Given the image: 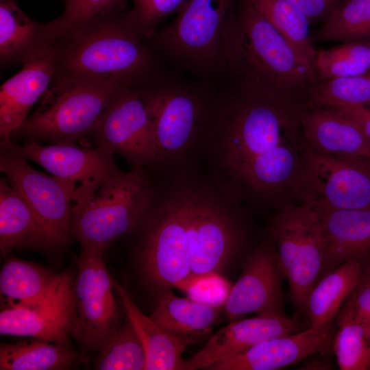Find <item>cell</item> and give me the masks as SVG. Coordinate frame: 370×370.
<instances>
[{
  "instance_id": "cell-1",
  "label": "cell",
  "mask_w": 370,
  "mask_h": 370,
  "mask_svg": "<svg viewBox=\"0 0 370 370\" xmlns=\"http://www.w3.org/2000/svg\"><path fill=\"white\" fill-rule=\"evenodd\" d=\"M224 58L244 99L302 103L317 82L314 70L248 0L240 1Z\"/></svg>"
},
{
  "instance_id": "cell-2",
  "label": "cell",
  "mask_w": 370,
  "mask_h": 370,
  "mask_svg": "<svg viewBox=\"0 0 370 370\" xmlns=\"http://www.w3.org/2000/svg\"><path fill=\"white\" fill-rule=\"evenodd\" d=\"M56 73L121 86L146 83L160 71L159 56L119 12L91 18L53 46Z\"/></svg>"
},
{
  "instance_id": "cell-3",
  "label": "cell",
  "mask_w": 370,
  "mask_h": 370,
  "mask_svg": "<svg viewBox=\"0 0 370 370\" xmlns=\"http://www.w3.org/2000/svg\"><path fill=\"white\" fill-rule=\"evenodd\" d=\"M241 0H187L149 42L160 57L201 79L226 73L224 49Z\"/></svg>"
},
{
  "instance_id": "cell-4",
  "label": "cell",
  "mask_w": 370,
  "mask_h": 370,
  "mask_svg": "<svg viewBox=\"0 0 370 370\" xmlns=\"http://www.w3.org/2000/svg\"><path fill=\"white\" fill-rule=\"evenodd\" d=\"M122 86L56 73L37 108L12 132L11 140L54 145L84 140Z\"/></svg>"
},
{
  "instance_id": "cell-5",
  "label": "cell",
  "mask_w": 370,
  "mask_h": 370,
  "mask_svg": "<svg viewBox=\"0 0 370 370\" xmlns=\"http://www.w3.org/2000/svg\"><path fill=\"white\" fill-rule=\"evenodd\" d=\"M156 187L145 169H121L86 201L73 206L70 235L81 249H101L134 232L144 220Z\"/></svg>"
},
{
  "instance_id": "cell-6",
  "label": "cell",
  "mask_w": 370,
  "mask_h": 370,
  "mask_svg": "<svg viewBox=\"0 0 370 370\" xmlns=\"http://www.w3.org/2000/svg\"><path fill=\"white\" fill-rule=\"evenodd\" d=\"M150 110L157 145L156 164L180 158L214 117L208 79L199 82L158 73L149 83Z\"/></svg>"
},
{
  "instance_id": "cell-7",
  "label": "cell",
  "mask_w": 370,
  "mask_h": 370,
  "mask_svg": "<svg viewBox=\"0 0 370 370\" xmlns=\"http://www.w3.org/2000/svg\"><path fill=\"white\" fill-rule=\"evenodd\" d=\"M188 190L189 185L164 194L156 189L138 227L143 230L142 256L145 271L152 282L163 287H177L191 275Z\"/></svg>"
},
{
  "instance_id": "cell-8",
  "label": "cell",
  "mask_w": 370,
  "mask_h": 370,
  "mask_svg": "<svg viewBox=\"0 0 370 370\" xmlns=\"http://www.w3.org/2000/svg\"><path fill=\"white\" fill-rule=\"evenodd\" d=\"M269 235L291 301L305 310L310 290L325 273L327 249L319 214L306 204L286 206L273 219Z\"/></svg>"
},
{
  "instance_id": "cell-9",
  "label": "cell",
  "mask_w": 370,
  "mask_h": 370,
  "mask_svg": "<svg viewBox=\"0 0 370 370\" xmlns=\"http://www.w3.org/2000/svg\"><path fill=\"white\" fill-rule=\"evenodd\" d=\"M306 103L244 99L223 123L224 160L237 175L250 162L299 137Z\"/></svg>"
},
{
  "instance_id": "cell-10",
  "label": "cell",
  "mask_w": 370,
  "mask_h": 370,
  "mask_svg": "<svg viewBox=\"0 0 370 370\" xmlns=\"http://www.w3.org/2000/svg\"><path fill=\"white\" fill-rule=\"evenodd\" d=\"M150 81L119 88L87 137L93 140L94 147L119 155L132 169H146L157 160Z\"/></svg>"
},
{
  "instance_id": "cell-11",
  "label": "cell",
  "mask_w": 370,
  "mask_h": 370,
  "mask_svg": "<svg viewBox=\"0 0 370 370\" xmlns=\"http://www.w3.org/2000/svg\"><path fill=\"white\" fill-rule=\"evenodd\" d=\"M293 186L302 203L314 208L370 209V159L306 147Z\"/></svg>"
},
{
  "instance_id": "cell-12",
  "label": "cell",
  "mask_w": 370,
  "mask_h": 370,
  "mask_svg": "<svg viewBox=\"0 0 370 370\" xmlns=\"http://www.w3.org/2000/svg\"><path fill=\"white\" fill-rule=\"evenodd\" d=\"M106 250L81 249L74 285L71 334L86 351L101 352L120 327L114 285L103 260Z\"/></svg>"
},
{
  "instance_id": "cell-13",
  "label": "cell",
  "mask_w": 370,
  "mask_h": 370,
  "mask_svg": "<svg viewBox=\"0 0 370 370\" xmlns=\"http://www.w3.org/2000/svg\"><path fill=\"white\" fill-rule=\"evenodd\" d=\"M0 144L35 162L66 184L74 204L86 201L121 170L114 155L100 147H81L75 143L43 145L32 140Z\"/></svg>"
},
{
  "instance_id": "cell-14",
  "label": "cell",
  "mask_w": 370,
  "mask_h": 370,
  "mask_svg": "<svg viewBox=\"0 0 370 370\" xmlns=\"http://www.w3.org/2000/svg\"><path fill=\"white\" fill-rule=\"evenodd\" d=\"M0 171L32 208L55 246L72 241L70 223L73 199L66 184L34 169L27 159L0 144Z\"/></svg>"
},
{
  "instance_id": "cell-15",
  "label": "cell",
  "mask_w": 370,
  "mask_h": 370,
  "mask_svg": "<svg viewBox=\"0 0 370 370\" xmlns=\"http://www.w3.org/2000/svg\"><path fill=\"white\" fill-rule=\"evenodd\" d=\"M188 230L191 275L219 273L235 251V222L222 200L210 192L189 186Z\"/></svg>"
},
{
  "instance_id": "cell-16",
  "label": "cell",
  "mask_w": 370,
  "mask_h": 370,
  "mask_svg": "<svg viewBox=\"0 0 370 370\" xmlns=\"http://www.w3.org/2000/svg\"><path fill=\"white\" fill-rule=\"evenodd\" d=\"M74 284L68 272L42 299L5 306L0 312L1 335L29 336L71 348Z\"/></svg>"
},
{
  "instance_id": "cell-17",
  "label": "cell",
  "mask_w": 370,
  "mask_h": 370,
  "mask_svg": "<svg viewBox=\"0 0 370 370\" xmlns=\"http://www.w3.org/2000/svg\"><path fill=\"white\" fill-rule=\"evenodd\" d=\"M280 268L275 249L258 246L247 258L241 275L232 286L223 305L231 321L256 313L257 315L284 314Z\"/></svg>"
},
{
  "instance_id": "cell-18",
  "label": "cell",
  "mask_w": 370,
  "mask_h": 370,
  "mask_svg": "<svg viewBox=\"0 0 370 370\" xmlns=\"http://www.w3.org/2000/svg\"><path fill=\"white\" fill-rule=\"evenodd\" d=\"M297 320L285 314L257 315L240 319L221 328L188 360L182 370L208 369L214 364L246 352L273 338L299 331Z\"/></svg>"
},
{
  "instance_id": "cell-19",
  "label": "cell",
  "mask_w": 370,
  "mask_h": 370,
  "mask_svg": "<svg viewBox=\"0 0 370 370\" xmlns=\"http://www.w3.org/2000/svg\"><path fill=\"white\" fill-rule=\"evenodd\" d=\"M334 334L332 325L309 327L296 333L261 342L245 352L221 360L208 370H275L308 356L330 350Z\"/></svg>"
},
{
  "instance_id": "cell-20",
  "label": "cell",
  "mask_w": 370,
  "mask_h": 370,
  "mask_svg": "<svg viewBox=\"0 0 370 370\" xmlns=\"http://www.w3.org/2000/svg\"><path fill=\"white\" fill-rule=\"evenodd\" d=\"M56 74L53 47L37 54L23 64L19 72L5 81L0 88L1 141L11 140L12 132L29 116Z\"/></svg>"
},
{
  "instance_id": "cell-21",
  "label": "cell",
  "mask_w": 370,
  "mask_h": 370,
  "mask_svg": "<svg viewBox=\"0 0 370 370\" xmlns=\"http://www.w3.org/2000/svg\"><path fill=\"white\" fill-rule=\"evenodd\" d=\"M308 107L301 119L307 147L324 154L370 159V140L354 121L332 109Z\"/></svg>"
},
{
  "instance_id": "cell-22",
  "label": "cell",
  "mask_w": 370,
  "mask_h": 370,
  "mask_svg": "<svg viewBox=\"0 0 370 370\" xmlns=\"http://www.w3.org/2000/svg\"><path fill=\"white\" fill-rule=\"evenodd\" d=\"M314 209L325 240V274L346 261L360 262L370 256V209Z\"/></svg>"
},
{
  "instance_id": "cell-23",
  "label": "cell",
  "mask_w": 370,
  "mask_h": 370,
  "mask_svg": "<svg viewBox=\"0 0 370 370\" xmlns=\"http://www.w3.org/2000/svg\"><path fill=\"white\" fill-rule=\"evenodd\" d=\"M127 320L133 327L146 356L145 370H182L183 353L190 342L174 336L150 317L144 314L127 291L112 279Z\"/></svg>"
},
{
  "instance_id": "cell-24",
  "label": "cell",
  "mask_w": 370,
  "mask_h": 370,
  "mask_svg": "<svg viewBox=\"0 0 370 370\" xmlns=\"http://www.w3.org/2000/svg\"><path fill=\"white\" fill-rule=\"evenodd\" d=\"M45 23L29 18L16 0H0V62L5 67L23 64L52 47Z\"/></svg>"
},
{
  "instance_id": "cell-25",
  "label": "cell",
  "mask_w": 370,
  "mask_h": 370,
  "mask_svg": "<svg viewBox=\"0 0 370 370\" xmlns=\"http://www.w3.org/2000/svg\"><path fill=\"white\" fill-rule=\"evenodd\" d=\"M361 264L350 260L323 275L310 290L306 303L310 326L323 328L332 325L340 309L358 285Z\"/></svg>"
},
{
  "instance_id": "cell-26",
  "label": "cell",
  "mask_w": 370,
  "mask_h": 370,
  "mask_svg": "<svg viewBox=\"0 0 370 370\" xmlns=\"http://www.w3.org/2000/svg\"><path fill=\"white\" fill-rule=\"evenodd\" d=\"M54 246L36 214L3 177L0 180V250L5 256L25 245Z\"/></svg>"
},
{
  "instance_id": "cell-27",
  "label": "cell",
  "mask_w": 370,
  "mask_h": 370,
  "mask_svg": "<svg viewBox=\"0 0 370 370\" xmlns=\"http://www.w3.org/2000/svg\"><path fill=\"white\" fill-rule=\"evenodd\" d=\"M299 147V137L286 141L250 162L236 176L260 193L293 186L302 160Z\"/></svg>"
},
{
  "instance_id": "cell-28",
  "label": "cell",
  "mask_w": 370,
  "mask_h": 370,
  "mask_svg": "<svg viewBox=\"0 0 370 370\" xmlns=\"http://www.w3.org/2000/svg\"><path fill=\"white\" fill-rule=\"evenodd\" d=\"M217 314L216 308L166 291L150 317L171 335L193 343L212 330Z\"/></svg>"
},
{
  "instance_id": "cell-29",
  "label": "cell",
  "mask_w": 370,
  "mask_h": 370,
  "mask_svg": "<svg viewBox=\"0 0 370 370\" xmlns=\"http://www.w3.org/2000/svg\"><path fill=\"white\" fill-rule=\"evenodd\" d=\"M56 275L29 262L12 258L0 272L1 297L5 306L29 304L49 294L60 282Z\"/></svg>"
},
{
  "instance_id": "cell-30",
  "label": "cell",
  "mask_w": 370,
  "mask_h": 370,
  "mask_svg": "<svg viewBox=\"0 0 370 370\" xmlns=\"http://www.w3.org/2000/svg\"><path fill=\"white\" fill-rule=\"evenodd\" d=\"M78 358L69 347L36 338L0 345L1 370L67 369Z\"/></svg>"
},
{
  "instance_id": "cell-31",
  "label": "cell",
  "mask_w": 370,
  "mask_h": 370,
  "mask_svg": "<svg viewBox=\"0 0 370 370\" xmlns=\"http://www.w3.org/2000/svg\"><path fill=\"white\" fill-rule=\"evenodd\" d=\"M248 1L314 70L317 51L310 37L308 18L289 0Z\"/></svg>"
},
{
  "instance_id": "cell-32",
  "label": "cell",
  "mask_w": 370,
  "mask_h": 370,
  "mask_svg": "<svg viewBox=\"0 0 370 370\" xmlns=\"http://www.w3.org/2000/svg\"><path fill=\"white\" fill-rule=\"evenodd\" d=\"M315 36L323 41L370 42V0H343Z\"/></svg>"
},
{
  "instance_id": "cell-33",
  "label": "cell",
  "mask_w": 370,
  "mask_h": 370,
  "mask_svg": "<svg viewBox=\"0 0 370 370\" xmlns=\"http://www.w3.org/2000/svg\"><path fill=\"white\" fill-rule=\"evenodd\" d=\"M370 104V75L317 81L311 88L307 105L330 109Z\"/></svg>"
},
{
  "instance_id": "cell-34",
  "label": "cell",
  "mask_w": 370,
  "mask_h": 370,
  "mask_svg": "<svg viewBox=\"0 0 370 370\" xmlns=\"http://www.w3.org/2000/svg\"><path fill=\"white\" fill-rule=\"evenodd\" d=\"M370 70V42H348L317 51V81L365 75Z\"/></svg>"
},
{
  "instance_id": "cell-35",
  "label": "cell",
  "mask_w": 370,
  "mask_h": 370,
  "mask_svg": "<svg viewBox=\"0 0 370 370\" xmlns=\"http://www.w3.org/2000/svg\"><path fill=\"white\" fill-rule=\"evenodd\" d=\"M332 349L341 370H368V347L363 326L346 310L337 315Z\"/></svg>"
},
{
  "instance_id": "cell-36",
  "label": "cell",
  "mask_w": 370,
  "mask_h": 370,
  "mask_svg": "<svg viewBox=\"0 0 370 370\" xmlns=\"http://www.w3.org/2000/svg\"><path fill=\"white\" fill-rule=\"evenodd\" d=\"M146 356L133 327L127 320L120 326L95 362L99 370H143Z\"/></svg>"
},
{
  "instance_id": "cell-37",
  "label": "cell",
  "mask_w": 370,
  "mask_h": 370,
  "mask_svg": "<svg viewBox=\"0 0 370 370\" xmlns=\"http://www.w3.org/2000/svg\"><path fill=\"white\" fill-rule=\"evenodd\" d=\"M127 0H66L62 14L45 23L52 45L82 23L97 16L122 12Z\"/></svg>"
},
{
  "instance_id": "cell-38",
  "label": "cell",
  "mask_w": 370,
  "mask_h": 370,
  "mask_svg": "<svg viewBox=\"0 0 370 370\" xmlns=\"http://www.w3.org/2000/svg\"><path fill=\"white\" fill-rule=\"evenodd\" d=\"M132 8L125 12L131 26L146 39L158 32L160 24L169 16L177 13L187 0H131Z\"/></svg>"
},
{
  "instance_id": "cell-39",
  "label": "cell",
  "mask_w": 370,
  "mask_h": 370,
  "mask_svg": "<svg viewBox=\"0 0 370 370\" xmlns=\"http://www.w3.org/2000/svg\"><path fill=\"white\" fill-rule=\"evenodd\" d=\"M177 288L185 292L188 298L218 308L223 306L232 286L219 273H215L191 275Z\"/></svg>"
},
{
  "instance_id": "cell-40",
  "label": "cell",
  "mask_w": 370,
  "mask_h": 370,
  "mask_svg": "<svg viewBox=\"0 0 370 370\" xmlns=\"http://www.w3.org/2000/svg\"><path fill=\"white\" fill-rule=\"evenodd\" d=\"M364 328L370 336V277L360 275L358 285L342 308Z\"/></svg>"
},
{
  "instance_id": "cell-41",
  "label": "cell",
  "mask_w": 370,
  "mask_h": 370,
  "mask_svg": "<svg viewBox=\"0 0 370 370\" xmlns=\"http://www.w3.org/2000/svg\"><path fill=\"white\" fill-rule=\"evenodd\" d=\"M310 21L325 19L343 0H289Z\"/></svg>"
},
{
  "instance_id": "cell-42",
  "label": "cell",
  "mask_w": 370,
  "mask_h": 370,
  "mask_svg": "<svg viewBox=\"0 0 370 370\" xmlns=\"http://www.w3.org/2000/svg\"><path fill=\"white\" fill-rule=\"evenodd\" d=\"M332 110L354 121L370 140V108L367 106H352Z\"/></svg>"
},
{
  "instance_id": "cell-43",
  "label": "cell",
  "mask_w": 370,
  "mask_h": 370,
  "mask_svg": "<svg viewBox=\"0 0 370 370\" xmlns=\"http://www.w3.org/2000/svg\"><path fill=\"white\" fill-rule=\"evenodd\" d=\"M330 366L329 364H328L326 362L320 360H314L312 361H308L307 364L306 363L301 369H328Z\"/></svg>"
},
{
  "instance_id": "cell-44",
  "label": "cell",
  "mask_w": 370,
  "mask_h": 370,
  "mask_svg": "<svg viewBox=\"0 0 370 370\" xmlns=\"http://www.w3.org/2000/svg\"><path fill=\"white\" fill-rule=\"evenodd\" d=\"M361 275L370 277V256L360 262Z\"/></svg>"
},
{
  "instance_id": "cell-45",
  "label": "cell",
  "mask_w": 370,
  "mask_h": 370,
  "mask_svg": "<svg viewBox=\"0 0 370 370\" xmlns=\"http://www.w3.org/2000/svg\"><path fill=\"white\" fill-rule=\"evenodd\" d=\"M368 347V369H370V336L367 340Z\"/></svg>"
},
{
  "instance_id": "cell-46",
  "label": "cell",
  "mask_w": 370,
  "mask_h": 370,
  "mask_svg": "<svg viewBox=\"0 0 370 370\" xmlns=\"http://www.w3.org/2000/svg\"><path fill=\"white\" fill-rule=\"evenodd\" d=\"M368 74H369V75H370V70H369V71Z\"/></svg>"
}]
</instances>
